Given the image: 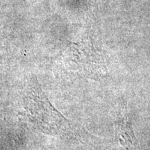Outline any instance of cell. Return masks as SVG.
Instances as JSON below:
<instances>
[{"label":"cell","mask_w":150,"mask_h":150,"mask_svg":"<svg viewBox=\"0 0 150 150\" xmlns=\"http://www.w3.org/2000/svg\"><path fill=\"white\" fill-rule=\"evenodd\" d=\"M23 110L29 125L42 134L59 136L70 128V122L56 109L39 88L32 89L26 95Z\"/></svg>","instance_id":"6da1fadb"}]
</instances>
